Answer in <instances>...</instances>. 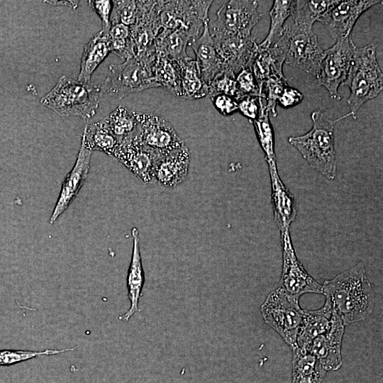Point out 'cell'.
<instances>
[{
  "mask_svg": "<svg viewBox=\"0 0 383 383\" xmlns=\"http://www.w3.org/2000/svg\"><path fill=\"white\" fill-rule=\"evenodd\" d=\"M294 1L275 0L269 12L270 26L266 38L257 44L260 48H268L274 44L282 35L285 21L292 15Z\"/></svg>",
  "mask_w": 383,
  "mask_h": 383,
  "instance_id": "cell-34",
  "label": "cell"
},
{
  "mask_svg": "<svg viewBox=\"0 0 383 383\" xmlns=\"http://www.w3.org/2000/svg\"><path fill=\"white\" fill-rule=\"evenodd\" d=\"M216 109L222 115L228 116L238 111V101L226 94L209 96Z\"/></svg>",
  "mask_w": 383,
  "mask_h": 383,
  "instance_id": "cell-42",
  "label": "cell"
},
{
  "mask_svg": "<svg viewBox=\"0 0 383 383\" xmlns=\"http://www.w3.org/2000/svg\"><path fill=\"white\" fill-rule=\"evenodd\" d=\"M135 23L130 26L134 57L152 65L156 58L155 39L162 30L160 1H137Z\"/></svg>",
  "mask_w": 383,
  "mask_h": 383,
  "instance_id": "cell-10",
  "label": "cell"
},
{
  "mask_svg": "<svg viewBox=\"0 0 383 383\" xmlns=\"http://www.w3.org/2000/svg\"><path fill=\"white\" fill-rule=\"evenodd\" d=\"M107 37L111 52L124 60L134 57L129 26L122 23L111 25Z\"/></svg>",
  "mask_w": 383,
  "mask_h": 383,
  "instance_id": "cell-35",
  "label": "cell"
},
{
  "mask_svg": "<svg viewBox=\"0 0 383 383\" xmlns=\"http://www.w3.org/2000/svg\"><path fill=\"white\" fill-rule=\"evenodd\" d=\"M235 81L238 93V101L247 96L262 98L256 79L249 66L242 69L236 74Z\"/></svg>",
  "mask_w": 383,
  "mask_h": 383,
  "instance_id": "cell-40",
  "label": "cell"
},
{
  "mask_svg": "<svg viewBox=\"0 0 383 383\" xmlns=\"http://www.w3.org/2000/svg\"><path fill=\"white\" fill-rule=\"evenodd\" d=\"M355 48L350 35L324 50L316 78L318 84L326 88L333 99H341L338 89L346 79Z\"/></svg>",
  "mask_w": 383,
  "mask_h": 383,
  "instance_id": "cell-11",
  "label": "cell"
},
{
  "mask_svg": "<svg viewBox=\"0 0 383 383\" xmlns=\"http://www.w3.org/2000/svg\"><path fill=\"white\" fill-rule=\"evenodd\" d=\"M190 153L185 145L169 152L161 154L155 167V180L163 187L174 188L187 178Z\"/></svg>",
  "mask_w": 383,
  "mask_h": 383,
  "instance_id": "cell-19",
  "label": "cell"
},
{
  "mask_svg": "<svg viewBox=\"0 0 383 383\" xmlns=\"http://www.w3.org/2000/svg\"><path fill=\"white\" fill-rule=\"evenodd\" d=\"M287 86L285 77H273L268 79L263 84L262 94L263 99H265L267 109L274 117L277 115L276 107L277 100L282 92L284 88Z\"/></svg>",
  "mask_w": 383,
  "mask_h": 383,
  "instance_id": "cell-39",
  "label": "cell"
},
{
  "mask_svg": "<svg viewBox=\"0 0 383 383\" xmlns=\"http://www.w3.org/2000/svg\"><path fill=\"white\" fill-rule=\"evenodd\" d=\"M377 47L369 43L355 48L346 79L350 89L347 102L354 118L360 108L376 98L383 89V74L377 59Z\"/></svg>",
  "mask_w": 383,
  "mask_h": 383,
  "instance_id": "cell-3",
  "label": "cell"
},
{
  "mask_svg": "<svg viewBox=\"0 0 383 383\" xmlns=\"http://www.w3.org/2000/svg\"><path fill=\"white\" fill-rule=\"evenodd\" d=\"M348 116H352L350 112L340 118L331 119L320 110H316L311 114L312 127L310 131L288 138L289 143L301 154L310 167L331 181L335 178L337 173L335 126Z\"/></svg>",
  "mask_w": 383,
  "mask_h": 383,
  "instance_id": "cell-2",
  "label": "cell"
},
{
  "mask_svg": "<svg viewBox=\"0 0 383 383\" xmlns=\"http://www.w3.org/2000/svg\"><path fill=\"white\" fill-rule=\"evenodd\" d=\"M379 0L336 1L318 22L325 26L335 41L351 35L359 17Z\"/></svg>",
  "mask_w": 383,
  "mask_h": 383,
  "instance_id": "cell-14",
  "label": "cell"
},
{
  "mask_svg": "<svg viewBox=\"0 0 383 383\" xmlns=\"http://www.w3.org/2000/svg\"><path fill=\"white\" fill-rule=\"evenodd\" d=\"M261 16L257 1L231 0L220 7L214 21H209V31L211 35L250 36Z\"/></svg>",
  "mask_w": 383,
  "mask_h": 383,
  "instance_id": "cell-9",
  "label": "cell"
},
{
  "mask_svg": "<svg viewBox=\"0 0 383 383\" xmlns=\"http://www.w3.org/2000/svg\"><path fill=\"white\" fill-rule=\"evenodd\" d=\"M216 51L227 68L236 75L248 67L257 49L252 35H211Z\"/></svg>",
  "mask_w": 383,
  "mask_h": 383,
  "instance_id": "cell-17",
  "label": "cell"
},
{
  "mask_svg": "<svg viewBox=\"0 0 383 383\" xmlns=\"http://www.w3.org/2000/svg\"><path fill=\"white\" fill-rule=\"evenodd\" d=\"M152 67V77L159 87H162L177 97L182 96L180 68L178 62L156 53Z\"/></svg>",
  "mask_w": 383,
  "mask_h": 383,
  "instance_id": "cell-29",
  "label": "cell"
},
{
  "mask_svg": "<svg viewBox=\"0 0 383 383\" xmlns=\"http://www.w3.org/2000/svg\"><path fill=\"white\" fill-rule=\"evenodd\" d=\"M213 1H160L162 29L182 30L197 38L199 30L209 21V11Z\"/></svg>",
  "mask_w": 383,
  "mask_h": 383,
  "instance_id": "cell-8",
  "label": "cell"
},
{
  "mask_svg": "<svg viewBox=\"0 0 383 383\" xmlns=\"http://www.w3.org/2000/svg\"><path fill=\"white\" fill-rule=\"evenodd\" d=\"M113 7L111 14V25L122 23L132 26L136 21L138 1L131 0L112 1Z\"/></svg>",
  "mask_w": 383,
  "mask_h": 383,
  "instance_id": "cell-38",
  "label": "cell"
},
{
  "mask_svg": "<svg viewBox=\"0 0 383 383\" xmlns=\"http://www.w3.org/2000/svg\"><path fill=\"white\" fill-rule=\"evenodd\" d=\"M333 309L326 299L324 305L316 310H304V321L296 339L298 348L305 350L317 336L326 333L331 327Z\"/></svg>",
  "mask_w": 383,
  "mask_h": 383,
  "instance_id": "cell-24",
  "label": "cell"
},
{
  "mask_svg": "<svg viewBox=\"0 0 383 383\" xmlns=\"http://www.w3.org/2000/svg\"><path fill=\"white\" fill-rule=\"evenodd\" d=\"M238 111L250 122L257 118L260 111V97L244 96L238 101Z\"/></svg>",
  "mask_w": 383,
  "mask_h": 383,
  "instance_id": "cell-43",
  "label": "cell"
},
{
  "mask_svg": "<svg viewBox=\"0 0 383 383\" xmlns=\"http://www.w3.org/2000/svg\"><path fill=\"white\" fill-rule=\"evenodd\" d=\"M152 67L135 57L121 64H113L103 86L101 93L122 99L126 96L152 87H159L152 77Z\"/></svg>",
  "mask_w": 383,
  "mask_h": 383,
  "instance_id": "cell-7",
  "label": "cell"
},
{
  "mask_svg": "<svg viewBox=\"0 0 383 383\" xmlns=\"http://www.w3.org/2000/svg\"><path fill=\"white\" fill-rule=\"evenodd\" d=\"M274 44L282 50L286 64L316 77L324 50L313 29L288 23Z\"/></svg>",
  "mask_w": 383,
  "mask_h": 383,
  "instance_id": "cell-5",
  "label": "cell"
},
{
  "mask_svg": "<svg viewBox=\"0 0 383 383\" xmlns=\"http://www.w3.org/2000/svg\"><path fill=\"white\" fill-rule=\"evenodd\" d=\"M160 155L157 152L143 145L137 135L121 143L113 157L137 178L148 184L155 182V167Z\"/></svg>",
  "mask_w": 383,
  "mask_h": 383,
  "instance_id": "cell-15",
  "label": "cell"
},
{
  "mask_svg": "<svg viewBox=\"0 0 383 383\" xmlns=\"http://www.w3.org/2000/svg\"><path fill=\"white\" fill-rule=\"evenodd\" d=\"M304 98L303 94L296 88L286 86L281 93L277 104L284 109L290 108L300 104Z\"/></svg>",
  "mask_w": 383,
  "mask_h": 383,
  "instance_id": "cell-44",
  "label": "cell"
},
{
  "mask_svg": "<svg viewBox=\"0 0 383 383\" xmlns=\"http://www.w3.org/2000/svg\"><path fill=\"white\" fill-rule=\"evenodd\" d=\"M209 96L216 94H226L238 101V93L235 81V74L228 68H226L208 84Z\"/></svg>",
  "mask_w": 383,
  "mask_h": 383,
  "instance_id": "cell-37",
  "label": "cell"
},
{
  "mask_svg": "<svg viewBox=\"0 0 383 383\" xmlns=\"http://www.w3.org/2000/svg\"><path fill=\"white\" fill-rule=\"evenodd\" d=\"M76 347L62 350L46 349L43 351L0 350V366H10L36 357L52 355L67 351H72Z\"/></svg>",
  "mask_w": 383,
  "mask_h": 383,
  "instance_id": "cell-36",
  "label": "cell"
},
{
  "mask_svg": "<svg viewBox=\"0 0 383 383\" xmlns=\"http://www.w3.org/2000/svg\"><path fill=\"white\" fill-rule=\"evenodd\" d=\"M272 187V204L274 218L281 232L289 229L296 216V204L294 196L282 182L277 167H269Z\"/></svg>",
  "mask_w": 383,
  "mask_h": 383,
  "instance_id": "cell-21",
  "label": "cell"
},
{
  "mask_svg": "<svg viewBox=\"0 0 383 383\" xmlns=\"http://www.w3.org/2000/svg\"><path fill=\"white\" fill-rule=\"evenodd\" d=\"M109 52L107 35L100 30L84 47L77 80L91 82L92 74Z\"/></svg>",
  "mask_w": 383,
  "mask_h": 383,
  "instance_id": "cell-25",
  "label": "cell"
},
{
  "mask_svg": "<svg viewBox=\"0 0 383 383\" xmlns=\"http://www.w3.org/2000/svg\"><path fill=\"white\" fill-rule=\"evenodd\" d=\"M131 234L133 236V250L127 275L128 294L131 306L125 314L119 317L120 319L126 321H128L138 311V302L145 282L138 228H133Z\"/></svg>",
  "mask_w": 383,
  "mask_h": 383,
  "instance_id": "cell-23",
  "label": "cell"
},
{
  "mask_svg": "<svg viewBox=\"0 0 383 383\" xmlns=\"http://www.w3.org/2000/svg\"><path fill=\"white\" fill-rule=\"evenodd\" d=\"M344 331L345 325L333 311L329 329L315 338L305 350L319 361L326 372L336 371L342 366L341 346Z\"/></svg>",
  "mask_w": 383,
  "mask_h": 383,
  "instance_id": "cell-16",
  "label": "cell"
},
{
  "mask_svg": "<svg viewBox=\"0 0 383 383\" xmlns=\"http://www.w3.org/2000/svg\"><path fill=\"white\" fill-rule=\"evenodd\" d=\"M82 140L85 147L91 151H100L111 157H113L120 145L104 118L86 125L82 135Z\"/></svg>",
  "mask_w": 383,
  "mask_h": 383,
  "instance_id": "cell-28",
  "label": "cell"
},
{
  "mask_svg": "<svg viewBox=\"0 0 383 383\" xmlns=\"http://www.w3.org/2000/svg\"><path fill=\"white\" fill-rule=\"evenodd\" d=\"M251 123L254 126L257 140L265 153L268 167H277L273 128L270 119V112L261 97H260L258 116Z\"/></svg>",
  "mask_w": 383,
  "mask_h": 383,
  "instance_id": "cell-31",
  "label": "cell"
},
{
  "mask_svg": "<svg viewBox=\"0 0 383 383\" xmlns=\"http://www.w3.org/2000/svg\"><path fill=\"white\" fill-rule=\"evenodd\" d=\"M92 152L81 140L75 163L62 184L58 199L50 218V224L69 207L78 194L88 176Z\"/></svg>",
  "mask_w": 383,
  "mask_h": 383,
  "instance_id": "cell-18",
  "label": "cell"
},
{
  "mask_svg": "<svg viewBox=\"0 0 383 383\" xmlns=\"http://www.w3.org/2000/svg\"><path fill=\"white\" fill-rule=\"evenodd\" d=\"M292 349V383H321L326 371L319 361L307 351Z\"/></svg>",
  "mask_w": 383,
  "mask_h": 383,
  "instance_id": "cell-26",
  "label": "cell"
},
{
  "mask_svg": "<svg viewBox=\"0 0 383 383\" xmlns=\"http://www.w3.org/2000/svg\"><path fill=\"white\" fill-rule=\"evenodd\" d=\"M282 246V272L279 287L289 294L300 297L306 293L323 294L322 285L318 284L304 268L298 260L289 229L280 233Z\"/></svg>",
  "mask_w": 383,
  "mask_h": 383,
  "instance_id": "cell-12",
  "label": "cell"
},
{
  "mask_svg": "<svg viewBox=\"0 0 383 383\" xmlns=\"http://www.w3.org/2000/svg\"><path fill=\"white\" fill-rule=\"evenodd\" d=\"M196 38L182 30L162 29L155 39L156 53L179 62L189 57L186 48Z\"/></svg>",
  "mask_w": 383,
  "mask_h": 383,
  "instance_id": "cell-27",
  "label": "cell"
},
{
  "mask_svg": "<svg viewBox=\"0 0 383 383\" xmlns=\"http://www.w3.org/2000/svg\"><path fill=\"white\" fill-rule=\"evenodd\" d=\"M180 68L181 98L194 100L209 95V86L202 79L196 63L190 57L177 62Z\"/></svg>",
  "mask_w": 383,
  "mask_h": 383,
  "instance_id": "cell-30",
  "label": "cell"
},
{
  "mask_svg": "<svg viewBox=\"0 0 383 383\" xmlns=\"http://www.w3.org/2000/svg\"><path fill=\"white\" fill-rule=\"evenodd\" d=\"M101 87L62 76L40 103L62 116H75L84 119L96 114L100 102Z\"/></svg>",
  "mask_w": 383,
  "mask_h": 383,
  "instance_id": "cell-4",
  "label": "cell"
},
{
  "mask_svg": "<svg viewBox=\"0 0 383 383\" xmlns=\"http://www.w3.org/2000/svg\"><path fill=\"white\" fill-rule=\"evenodd\" d=\"M284 53L276 44L265 48L257 47L249 67L254 74L261 94L263 84L268 79L273 77H284Z\"/></svg>",
  "mask_w": 383,
  "mask_h": 383,
  "instance_id": "cell-22",
  "label": "cell"
},
{
  "mask_svg": "<svg viewBox=\"0 0 383 383\" xmlns=\"http://www.w3.org/2000/svg\"><path fill=\"white\" fill-rule=\"evenodd\" d=\"M104 120L120 144L138 135V124L133 111L119 106Z\"/></svg>",
  "mask_w": 383,
  "mask_h": 383,
  "instance_id": "cell-33",
  "label": "cell"
},
{
  "mask_svg": "<svg viewBox=\"0 0 383 383\" xmlns=\"http://www.w3.org/2000/svg\"><path fill=\"white\" fill-rule=\"evenodd\" d=\"M209 22L204 24L201 36L192 40L188 45L195 53L194 60L202 79L207 84L216 75L227 68L216 51L209 31Z\"/></svg>",
  "mask_w": 383,
  "mask_h": 383,
  "instance_id": "cell-20",
  "label": "cell"
},
{
  "mask_svg": "<svg viewBox=\"0 0 383 383\" xmlns=\"http://www.w3.org/2000/svg\"><path fill=\"white\" fill-rule=\"evenodd\" d=\"M138 124V138L148 148L165 154L185 146L172 125L160 116L134 111Z\"/></svg>",
  "mask_w": 383,
  "mask_h": 383,
  "instance_id": "cell-13",
  "label": "cell"
},
{
  "mask_svg": "<svg viewBox=\"0 0 383 383\" xmlns=\"http://www.w3.org/2000/svg\"><path fill=\"white\" fill-rule=\"evenodd\" d=\"M322 289L345 326L365 319L374 309L375 295L362 262L326 280Z\"/></svg>",
  "mask_w": 383,
  "mask_h": 383,
  "instance_id": "cell-1",
  "label": "cell"
},
{
  "mask_svg": "<svg viewBox=\"0 0 383 383\" xmlns=\"http://www.w3.org/2000/svg\"><path fill=\"white\" fill-rule=\"evenodd\" d=\"M335 1L331 0L294 1L291 15L293 17L294 23L313 29L314 23L318 21Z\"/></svg>",
  "mask_w": 383,
  "mask_h": 383,
  "instance_id": "cell-32",
  "label": "cell"
},
{
  "mask_svg": "<svg viewBox=\"0 0 383 383\" xmlns=\"http://www.w3.org/2000/svg\"><path fill=\"white\" fill-rule=\"evenodd\" d=\"M299 296L279 287L272 291L261 306L262 317L283 340L294 348L302 326L304 310L299 304Z\"/></svg>",
  "mask_w": 383,
  "mask_h": 383,
  "instance_id": "cell-6",
  "label": "cell"
},
{
  "mask_svg": "<svg viewBox=\"0 0 383 383\" xmlns=\"http://www.w3.org/2000/svg\"><path fill=\"white\" fill-rule=\"evenodd\" d=\"M88 4L101 19L102 25V28L101 30L105 35H108L111 26L110 18L113 7L112 1H89Z\"/></svg>",
  "mask_w": 383,
  "mask_h": 383,
  "instance_id": "cell-41",
  "label": "cell"
}]
</instances>
